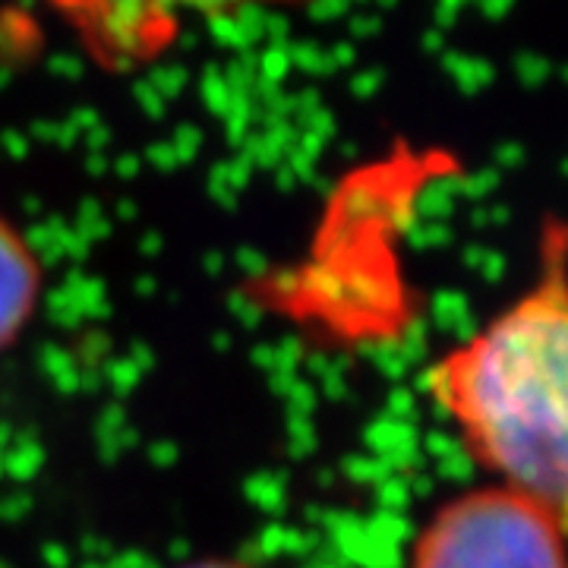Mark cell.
Instances as JSON below:
<instances>
[{
    "label": "cell",
    "mask_w": 568,
    "mask_h": 568,
    "mask_svg": "<svg viewBox=\"0 0 568 568\" xmlns=\"http://www.w3.org/2000/svg\"><path fill=\"white\" fill-rule=\"evenodd\" d=\"M566 294L549 275L436 369L439 398L474 455L556 511L566 503Z\"/></svg>",
    "instance_id": "1"
},
{
    "label": "cell",
    "mask_w": 568,
    "mask_h": 568,
    "mask_svg": "<svg viewBox=\"0 0 568 568\" xmlns=\"http://www.w3.org/2000/svg\"><path fill=\"white\" fill-rule=\"evenodd\" d=\"M410 568H566L562 511L511 487L470 493L436 511Z\"/></svg>",
    "instance_id": "2"
},
{
    "label": "cell",
    "mask_w": 568,
    "mask_h": 568,
    "mask_svg": "<svg viewBox=\"0 0 568 568\" xmlns=\"http://www.w3.org/2000/svg\"><path fill=\"white\" fill-rule=\"evenodd\" d=\"M104 70L159 61L186 20H219L246 10H294L316 0H44Z\"/></svg>",
    "instance_id": "3"
},
{
    "label": "cell",
    "mask_w": 568,
    "mask_h": 568,
    "mask_svg": "<svg viewBox=\"0 0 568 568\" xmlns=\"http://www.w3.org/2000/svg\"><path fill=\"white\" fill-rule=\"evenodd\" d=\"M39 294V268L13 227L0 219V347L20 332Z\"/></svg>",
    "instance_id": "4"
},
{
    "label": "cell",
    "mask_w": 568,
    "mask_h": 568,
    "mask_svg": "<svg viewBox=\"0 0 568 568\" xmlns=\"http://www.w3.org/2000/svg\"><path fill=\"white\" fill-rule=\"evenodd\" d=\"M190 568H244V566H234V562H196V566Z\"/></svg>",
    "instance_id": "5"
}]
</instances>
